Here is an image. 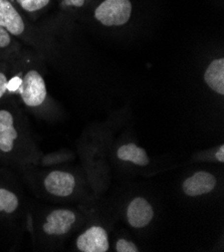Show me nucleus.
Instances as JSON below:
<instances>
[{
    "label": "nucleus",
    "mask_w": 224,
    "mask_h": 252,
    "mask_svg": "<svg viewBox=\"0 0 224 252\" xmlns=\"http://www.w3.org/2000/svg\"><path fill=\"white\" fill-rule=\"evenodd\" d=\"M154 208L144 197H135L128 204L126 217L130 226L134 228H144L154 218Z\"/></svg>",
    "instance_id": "6e6552de"
},
{
    "label": "nucleus",
    "mask_w": 224,
    "mask_h": 252,
    "mask_svg": "<svg viewBox=\"0 0 224 252\" xmlns=\"http://www.w3.org/2000/svg\"><path fill=\"white\" fill-rule=\"evenodd\" d=\"M76 247L82 252H107L110 249L108 232L101 225H93L78 236Z\"/></svg>",
    "instance_id": "0eeeda50"
},
{
    "label": "nucleus",
    "mask_w": 224,
    "mask_h": 252,
    "mask_svg": "<svg viewBox=\"0 0 224 252\" xmlns=\"http://www.w3.org/2000/svg\"><path fill=\"white\" fill-rule=\"evenodd\" d=\"M44 191L57 198L71 196L77 187L76 176L67 171L54 170L48 172L42 179Z\"/></svg>",
    "instance_id": "423d86ee"
},
{
    "label": "nucleus",
    "mask_w": 224,
    "mask_h": 252,
    "mask_svg": "<svg viewBox=\"0 0 224 252\" xmlns=\"http://www.w3.org/2000/svg\"><path fill=\"white\" fill-rule=\"evenodd\" d=\"M132 12L131 0H103L95 8L94 17L106 28H120L130 21Z\"/></svg>",
    "instance_id": "20e7f679"
},
{
    "label": "nucleus",
    "mask_w": 224,
    "mask_h": 252,
    "mask_svg": "<svg viewBox=\"0 0 224 252\" xmlns=\"http://www.w3.org/2000/svg\"><path fill=\"white\" fill-rule=\"evenodd\" d=\"M18 208L19 198L17 194L5 187H0V214L12 215Z\"/></svg>",
    "instance_id": "4468645a"
},
{
    "label": "nucleus",
    "mask_w": 224,
    "mask_h": 252,
    "mask_svg": "<svg viewBox=\"0 0 224 252\" xmlns=\"http://www.w3.org/2000/svg\"><path fill=\"white\" fill-rule=\"evenodd\" d=\"M15 59H0V103L8 96L7 95V85L11 75V70Z\"/></svg>",
    "instance_id": "2eb2a0df"
},
{
    "label": "nucleus",
    "mask_w": 224,
    "mask_h": 252,
    "mask_svg": "<svg viewBox=\"0 0 224 252\" xmlns=\"http://www.w3.org/2000/svg\"><path fill=\"white\" fill-rule=\"evenodd\" d=\"M21 42L0 27V59H15L22 53Z\"/></svg>",
    "instance_id": "f8f14e48"
},
{
    "label": "nucleus",
    "mask_w": 224,
    "mask_h": 252,
    "mask_svg": "<svg viewBox=\"0 0 224 252\" xmlns=\"http://www.w3.org/2000/svg\"><path fill=\"white\" fill-rule=\"evenodd\" d=\"M14 5L24 14L36 18L52 3V0H11Z\"/></svg>",
    "instance_id": "ddd939ff"
},
{
    "label": "nucleus",
    "mask_w": 224,
    "mask_h": 252,
    "mask_svg": "<svg viewBox=\"0 0 224 252\" xmlns=\"http://www.w3.org/2000/svg\"><path fill=\"white\" fill-rule=\"evenodd\" d=\"M203 80L212 92L224 95V58L214 59L208 63Z\"/></svg>",
    "instance_id": "9d476101"
},
{
    "label": "nucleus",
    "mask_w": 224,
    "mask_h": 252,
    "mask_svg": "<svg viewBox=\"0 0 224 252\" xmlns=\"http://www.w3.org/2000/svg\"><path fill=\"white\" fill-rule=\"evenodd\" d=\"M26 122L14 96L8 95L0 103V160L22 163L39 160Z\"/></svg>",
    "instance_id": "f257e3e1"
},
{
    "label": "nucleus",
    "mask_w": 224,
    "mask_h": 252,
    "mask_svg": "<svg viewBox=\"0 0 224 252\" xmlns=\"http://www.w3.org/2000/svg\"><path fill=\"white\" fill-rule=\"evenodd\" d=\"M215 159L219 163L224 162V146L223 145H220L218 150L215 152Z\"/></svg>",
    "instance_id": "a211bd4d"
},
{
    "label": "nucleus",
    "mask_w": 224,
    "mask_h": 252,
    "mask_svg": "<svg viewBox=\"0 0 224 252\" xmlns=\"http://www.w3.org/2000/svg\"><path fill=\"white\" fill-rule=\"evenodd\" d=\"M115 249L117 252H138L139 251V248L135 243L125 238H120L117 240Z\"/></svg>",
    "instance_id": "dca6fc26"
},
{
    "label": "nucleus",
    "mask_w": 224,
    "mask_h": 252,
    "mask_svg": "<svg viewBox=\"0 0 224 252\" xmlns=\"http://www.w3.org/2000/svg\"><path fill=\"white\" fill-rule=\"evenodd\" d=\"M77 213L68 208H57L44 217L41 223L42 233L51 238H59L67 235L77 223Z\"/></svg>",
    "instance_id": "39448f33"
},
{
    "label": "nucleus",
    "mask_w": 224,
    "mask_h": 252,
    "mask_svg": "<svg viewBox=\"0 0 224 252\" xmlns=\"http://www.w3.org/2000/svg\"><path fill=\"white\" fill-rule=\"evenodd\" d=\"M87 2L88 0H61V6L64 9H80Z\"/></svg>",
    "instance_id": "f3484780"
},
{
    "label": "nucleus",
    "mask_w": 224,
    "mask_h": 252,
    "mask_svg": "<svg viewBox=\"0 0 224 252\" xmlns=\"http://www.w3.org/2000/svg\"><path fill=\"white\" fill-rule=\"evenodd\" d=\"M0 27L6 30L18 40L29 45L42 48L44 41L32 25L27 21L22 12L11 0H0Z\"/></svg>",
    "instance_id": "7ed1b4c3"
},
{
    "label": "nucleus",
    "mask_w": 224,
    "mask_h": 252,
    "mask_svg": "<svg viewBox=\"0 0 224 252\" xmlns=\"http://www.w3.org/2000/svg\"><path fill=\"white\" fill-rule=\"evenodd\" d=\"M117 157L124 162H130L134 165L145 167L150 163L146 150L134 143L124 144L117 150Z\"/></svg>",
    "instance_id": "9b49d317"
},
{
    "label": "nucleus",
    "mask_w": 224,
    "mask_h": 252,
    "mask_svg": "<svg viewBox=\"0 0 224 252\" xmlns=\"http://www.w3.org/2000/svg\"><path fill=\"white\" fill-rule=\"evenodd\" d=\"M7 95L19 98L27 109L42 117L51 114L54 108L43 74L33 63V59L26 56L23 50L13 63Z\"/></svg>",
    "instance_id": "f03ea898"
},
{
    "label": "nucleus",
    "mask_w": 224,
    "mask_h": 252,
    "mask_svg": "<svg viewBox=\"0 0 224 252\" xmlns=\"http://www.w3.org/2000/svg\"><path fill=\"white\" fill-rule=\"evenodd\" d=\"M217 185V179L212 173L199 171L191 175L182 184L186 196L198 197L211 193Z\"/></svg>",
    "instance_id": "1a4fd4ad"
}]
</instances>
